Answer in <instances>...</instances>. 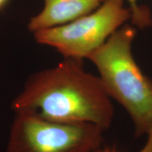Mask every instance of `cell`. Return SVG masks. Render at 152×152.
<instances>
[{
    "instance_id": "1",
    "label": "cell",
    "mask_w": 152,
    "mask_h": 152,
    "mask_svg": "<svg viewBox=\"0 0 152 152\" xmlns=\"http://www.w3.org/2000/svg\"><path fill=\"white\" fill-rule=\"evenodd\" d=\"M11 108L14 113L28 112L54 122L91 123L104 130L114 115L99 77L85 71L83 60L72 58L30 75Z\"/></svg>"
},
{
    "instance_id": "2",
    "label": "cell",
    "mask_w": 152,
    "mask_h": 152,
    "mask_svg": "<svg viewBox=\"0 0 152 152\" xmlns=\"http://www.w3.org/2000/svg\"><path fill=\"white\" fill-rule=\"evenodd\" d=\"M136 30L126 25L114 32L88 57L99 73L106 92L125 109L132 118L134 134H147L152 124V81L139 67L132 43Z\"/></svg>"
},
{
    "instance_id": "3",
    "label": "cell",
    "mask_w": 152,
    "mask_h": 152,
    "mask_svg": "<svg viewBox=\"0 0 152 152\" xmlns=\"http://www.w3.org/2000/svg\"><path fill=\"white\" fill-rule=\"evenodd\" d=\"M103 129L91 123H66L28 112L14 113L6 152H96Z\"/></svg>"
},
{
    "instance_id": "4",
    "label": "cell",
    "mask_w": 152,
    "mask_h": 152,
    "mask_svg": "<svg viewBox=\"0 0 152 152\" xmlns=\"http://www.w3.org/2000/svg\"><path fill=\"white\" fill-rule=\"evenodd\" d=\"M131 18L130 9L123 0H105L95 12L61 26L35 32L41 45L54 47L64 58L83 60L102 46L125 21Z\"/></svg>"
},
{
    "instance_id": "5",
    "label": "cell",
    "mask_w": 152,
    "mask_h": 152,
    "mask_svg": "<svg viewBox=\"0 0 152 152\" xmlns=\"http://www.w3.org/2000/svg\"><path fill=\"white\" fill-rule=\"evenodd\" d=\"M104 0H45L43 11L32 18L28 27L38 30L61 26L90 14Z\"/></svg>"
},
{
    "instance_id": "6",
    "label": "cell",
    "mask_w": 152,
    "mask_h": 152,
    "mask_svg": "<svg viewBox=\"0 0 152 152\" xmlns=\"http://www.w3.org/2000/svg\"><path fill=\"white\" fill-rule=\"evenodd\" d=\"M130 4L131 18L132 23L140 28L150 26L152 23L151 14L147 7H139L137 0H128Z\"/></svg>"
},
{
    "instance_id": "7",
    "label": "cell",
    "mask_w": 152,
    "mask_h": 152,
    "mask_svg": "<svg viewBox=\"0 0 152 152\" xmlns=\"http://www.w3.org/2000/svg\"><path fill=\"white\" fill-rule=\"evenodd\" d=\"M147 134L148 138L146 144H144L142 149H140V151L138 152H152V124Z\"/></svg>"
},
{
    "instance_id": "8",
    "label": "cell",
    "mask_w": 152,
    "mask_h": 152,
    "mask_svg": "<svg viewBox=\"0 0 152 152\" xmlns=\"http://www.w3.org/2000/svg\"><path fill=\"white\" fill-rule=\"evenodd\" d=\"M7 1H8V0H0V8H1V7H2Z\"/></svg>"
},
{
    "instance_id": "9",
    "label": "cell",
    "mask_w": 152,
    "mask_h": 152,
    "mask_svg": "<svg viewBox=\"0 0 152 152\" xmlns=\"http://www.w3.org/2000/svg\"><path fill=\"white\" fill-rule=\"evenodd\" d=\"M96 152H116L115 151H113V150H104V151H97Z\"/></svg>"
}]
</instances>
